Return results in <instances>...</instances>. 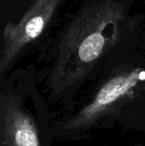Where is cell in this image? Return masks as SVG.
Returning a JSON list of instances; mask_svg holds the SVG:
<instances>
[{
  "label": "cell",
  "instance_id": "1",
  "mask_svg": "<svg viewBox=\"0 0 145 146\" xmlns=\"http://www.w3.org/2000/svg\"><path fill=\"white\" fill-rule=\"evenodd\" d=\"M60 0H35L17 24L9 22L3 31L4 48L0 57V73L5 71L21 50L35 40L51 20Z\"/></svg>",
  "mask_w": 145,
  "mask_h": 146
},
{
  "label": "cell",
  "instance_id": "2",
  "mask_svg": "<svg viewBox=\"0 0 145 146\" xmlns=\"http://www.w3.org/2000/svg\"><path fill=\"white\" fill-rule=\"evenodd\" d=\"M4 115L5 146H40L32 119L10 100Z\"/></svg>",
  "mask_w": 145,
  "mask_h": 146
},
{
  "label": "cell",
  "instance_id": "3",
  "mask_svg": "<svg viewBox=\"0 0 145 146\" xmlns=\"http://www.w3.org/2000/svg\"><path fill=\"white\" fill-rule=\"evenodd\" d=\"M145 80V71L136 69L127 75L116 77L105 84L97 93L95 100L88 106L84 114L95 115L104 107L111 104L132 89L139 80Z\"/></svg>",
  "mask_w": 145,
  "mask_h": 146
},
{
  "label": "cell",
  "instance_id": "4",
  "mask_svg": "<svg viewBox=\"0 0 145 146\" xmlns=\"http://www.w3.org/2000/svg\"><path fill=\"white\" fill-rule=\"evenodd\" d=\"M106 44V38L102 30H95L88 33L80 43L78 50L79 59L84 62L96 60L103 52Z\"/></svg>",
  "mask_w": 145,
  "mask_h": 146
}]
</instances>
